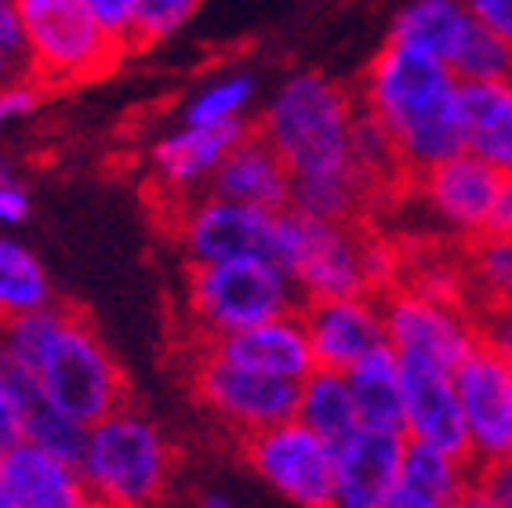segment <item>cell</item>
Here are the masks:
<instances>
[{"mask_svg":"<svg viewBox=\"0 0 512 508\" xmlns=\"http://www.w3.org/2000/svg\"><path fill=\"white\" fill-rule=\"evenodd\" d=\"M498 186H502V171H494L491 164H483L480 157L462 149L440 164L425 167L404 189H411L422 200L425 211L444 225L447 233L473 244L487 229Z\"/></svg>","mask_w":512,"mask_h":508,"instance_id":"cell-14","label":"cell"},{"mask_svg":"<svg viewBox=\"0 0 512 508\" xmlns=\"http://www.w3.org/2000/svg\"><path fill=\"white\" fill-rule=\"evenodd\" d=\"M33 215V196L22 182L19 167L11 160L0 157V225L11 229V225H22Z\"/></svg>","mask_w":512,"mask_h":508,"instance_id":"cell-34","label":"cell"},{"mask_svg":"<svg viewBox=\"0 0 512 508\" xmlns=\"http://www.w3.org/2000/svg\"><path fill=\"white\" fill-rule=\"evenodd\" d=\"M0 508H26L19 501V494H15V487L8 483V476L0 472Z\"/></svg>","mask_w":512,"mask_h":508,"instance_id":"cell-42","label":"cell"},{"mask_svg":"<svg viewBox=\"0 0 512 508\" xmlns=\"http://www.w3.org/2000/svg\"><path fill=\"white\" fill-rule=\"evenodd\" d=\"M316 429L324 440L338 443L345 436H353L360 429V414H356L353 389H349V378L345 371H331V367H313L306 378L298 381V414Z\"/></svg>","mask_w":512,"mask_h":508,"instance_id":"cell-25","label":"cell"},{"mask_svg":"<svg viewBox=\"0 0 512 508\" xmlns=\"http://www.w3.org/2000/svg\"><path fill=\"white\" fill-rule=\"evenodd\" d=\"M95 15H99V22L106 26L109 33H117L124 44H128L131 37V15H135V0H84ZM131 48V44H128Z\"/></svg>","mask_w":512,"mask_h":508,"instance_id":"cell-39","label":"cell"},{"mask_svg":"<svg viewBox=\"0 0 512 508\" xmlns=\"http://www.w3.org/2000/svg\"><path fill=\"white\" fill-rule=\"evenodd\" d=\"M462 146L494 171L512 175V77L462 80Z\"/></svg>","mask_w":512,"mask_h":508,"instance_id":"cell-20","label":"cell"},{"mask_svg":"<svg viewBox=\"0 0 512 508\" xmlns=\"http://www.w3.org/2000/svg\"><path fill=\"white\" fill-rule=\"evenodd\" d=\"M454 389L476 465L512 458V367L491 345H476L454 367Z\"/></svg>","mask_w":512,"mask_h":508,"instance_id":"cell-12","label":"cell"},{"mask_svg":"<svg viewBox=\"0 0 512 508\" xmlns=\"http://www.w3.org/2000/svg\"><path fill=\"white\" fill-rule=\"evenodd\" d=\"M33 374L48 400L80 425H95L128 403V378L117 356L109 352L99 327L73 305H66L51 342L33 363Z\"/></svg>","mask_w":512,"mask_h":508,"instance_id":"cell-6","label":"cell"},{"mask_svg":"<svg viewBox=\"0 0 512 508\" xmlns=\"http://www.w3.org/2000/svg\"><path fill=\"white\" fill-rule=\"evenodd\" d=\"M378 193L360 171H335V175L291 178V207L320 222H367L375 211Z\"/></svg>","mask_w":512,"mask_h":508,"instance_id":"cell-24","label":"cell"},{"mask_svg":"<svg viewBox=\"0 0 512 508\" xmlns=\"http://www.w3.org/2000/svg\"><path fill=\"white\" fill-rule=\"evenodd\" d=\"M483 236H512V175H502V186H498V196H494Z\"/></svg>","mask_w":512,"mask_h":508,"instance_id":"cell-40","label":"cell"},{"mask_svg":"<svg viewBox=\"0 0 512 508\" xmlns=\"http://www.w3.org/2000/svg\"><path fill=\"white\" fill-rule=\"evenodd\" d=\"M382 508H454V505H444V501H436V498H425V494H418V490H411V487L400 483Z\"/></svg>","mask_w":512,"mask_h":508,"instance_id":"cell-41","label":"cell"},{"mask_svg":"<svg viewBox=\"0 0 512 508\" xmlns=\"http://www.w3.org/2000/svg\"><path fill=\"white\" fill-rule=\"evenodd\" d=\"M473 479H476L473 458L451 454V450L433 447V443L407 440L404 469H400V483H404V487L458 508L465 494L473 490Z\"/></svg>","mask_w":512,"mask_h":508,"instance_id":"cell-26","label":"cell"},{"mask_svg":"<svg viewBox=\"0 0 512 508\" xmlns=\"http://www.w3.org/2000/svg\"><path fill=\"white\" fill-rule=\"evenodd\" d=\"M240 458L276 498L295 508H327L335 494V443L302 418L258 429L240 440Z\"/></svg>","mask_w":512,"mask_h":508,"instance_id":"cell-9","label":"cell"},{"mask_svg":"<svg viewBox=\"0 0 512 508\" xmlns=\"http://www.w3.org/2000/svg\"><path fill=\"white\" fill-rule=\"evenodd\" d=\"M353 389L360 425L371 429H400L404 432V371L393 345L385 342L345 371Z\"/></svg>","mask_w":512,"mask_h":508,"instance_id":"cell-23","label":"cell"},{"mask_svg":"<svg viewBox=\"0 0 512 508\" xmlns=\"http://www.w3.org/2000/svg\"><path fill=\"white\" fill-rule=\"evenodd\" d=\"M473 490L491 508H512V458L476 465Z\"/></svg>","mask_w":512,"mask_h":508,"instance_id":"cell-35","label":"cell"},{"mask_svg":"<svg viewBox=\"0 0 512 508\" xmlns=\"http://www.w3.org/2000/svg\"><path fill=\"white\" fill-rule=\"evenodd\" d=\"M73 508H102V505H99V501L88 498V501H80V505H73Z\"/></svg>","mask_w":512,"mask_h":508,"instance_id":"cell-44","label":"cell"},{"mask_svg":"<svg viewBox=\"0 0 512 508\" xmlns=\"http://www.w3.org/2000/svg\"><path fill=\"white\" fill-rule=\"evenodd\" d=\"M251 127L255 120H233V124H182L178 120L175 127L160 131L153 146L146 149L153 189L168 200V207L204 193L218 164Z\"/></svg>","mask_w":512,"mask_h":508,"instance_id":"cell-13","label":"cell"},{"mask_svg":"<svg viewBox=\"0 0 512 508\" xmlns=\"http://www.w3.org/2000/svg\"><path fill=\"white\" fill-rule=\"evenodd\" d=\"M298 305H302V294L295 280L273 258H262V254L186 265L182 316L197 345L255 327L273 316L295 313Z\"/></svg>","mask_w":512,"mask_h":508,"instance_id":"cell-4","label":"cell"},{"mask_svg":"<svg viewBox=\"0 0 512 508\" xmlns=\"http://www.w3.org/2000/svg\"><path fill=\"white\" fill-rule=\"evenodd\" d=\"M407 436L400 429L360 425L335 447V494L327 508H382L404 469Z\"/></svg>","mask_w":512,"mask_h":508,"instance_id":"cell-16","label":"cell"},{"mask_svg":"<svg viewBox=\"0 0 512 508\" xmlns=\"http://www.w3.org/2000/svg\"><path fill=\"white\" fill-rule=\"evenodd\" d=\"M473 19L512 44V0H465Z\"/></svg>","mask_w":512,"mask_h":508,"instance_id":"cell-38","label":"cell"},{"mask_svg":"<svg viewBox=\"0 0 512 508\" xmlns=\"http://www.w3.org/2000/svg\"><path fill=\"white\" fill-rule=\"evenodd\" d=\"M298 309H302V305H298ZM298 309L295 313L273 316V320H262V323H255V327H244V331L222 334L215 342H200V345L218 352L222 360L240 363L247 371L302 381L316 367V356H313L306 323H302Z\"/></svg>","mask_w":512,"mask_h":508,"instance_id":"cell-18","label":"cell"},{"mask_svg":"<svg viewBox=\"0 0 512 508\" xmlns=\"http://www.w3.org/2000/svg\"><path fill=\"white\" fill-rule=\"evenodd\" d=\"M258 98V77L251 69H226L218 77L204 80L200 88L189 91V98L178 109L182 124H233L251 120V106Z\"/></svg>","mask_w":512,"mask_h":508,"instance_id":"cell-28","label":"cell"},{"mask_svg":"<svg viewBox=\"0 0 512 508\" xmlns=\"http://www.w3.org/2000/svg\"><path fill=\"white\" fill-rule=\"evenodd\" d=\"M0 472L26 508H73L91 498L77 461L59 458L30 440H19L0 454Z\"/></svg>","mask_w":512,"mask_h":508,"instance_id":"cell-21","label":"cell"},{"mask_svg":"<svg viewBox=\"0 0 512 508\" xmlns=\"http://www.w3.org/2000/svg\"><path fill=\"white\" fill-rule=\"evenodd\" d=\"M476 316H480V342L512 360V305H483Z\"/></svg>","mask_w":512,"mask_h":508,"instance_id":"cell-36","label":"cell"},{"mask_svg":"<svg viewBox=\"0 0 512 508\" xmlns=\"http://www.w3.org/2000/svg\"><path fill=\"white\" fill-rule=\"evenodd\" d=\"M189 385L200 407L237 440L298 414V381L247 371L240 363L222 360L207 345H197L193 352Z\"/></svg>","mask_w":512,"mask_h":508,"instance_id":"cell-8","label":"cell"},{"mask_svg":"<svg viewBox=\"0 0 512 508\" xmlns=\"http://www.w3.org/2000/svg\"><path fill=\"white\" fill-rule=\"evenodd\" d=\"M473 26L476 19L473 11L465 8V0H407L396 8L385 40L425 51V55L451 66L462 44L469 40V33H473Z\"/></svg>","mask_w":512,"mask_h":508,"instance_id":"cell-22","label":"cell"},{"mask_svg":"<svg viewBox=\"0 0 512 508\" xmlns=\"http://www.w3.org/2000/svg\"><path fill=\"white\" fill-rule=\"evenodd\" d=\"M204 8V0H135L131 15V51H146L153 44H164L178 30H186V22Z\"/></svg>","mask_w":512,"mask_h":508,"instance_id":"cell-30","label":"cell"},{"mask_svg":"<svg viewBox=\"0 0 512 508\" xmlns=\"http://www.w3.org/2000/svg\"><path fill=\"white\" fill-rule=\"evenodd\" d=\"M458 508H491V505H487V501H483L480 494H476V490H469V494H465L462 505H458Z\"/></svg>","mask_w":512,"mask_h":508,"instance_id":"cell-43","label":"cell"},{"mask_svg":"<svg viewBox=\"0 0 512 508\" xmlns=\"http://www.w3.org/2000/svg\"><path fill=\"white\" fill-rule=\"evenodd\" d=\"M26 73V33L15 0H0V84Z\"/></svg>","mask_w":512,"mask_h":508,"instance_id":"cell-33","label":"cell"},{"mask_svg":"<svg viewBox=\"0 0 512 508\" xmlns=\"http://www.w3.org/2000/svg\"><path fill=\"white\" fill-rule=\"evenodd\" d=\"M356 88L324 69H295L258 109L255 131L280 153L291 178L353 171Z\"/></svg>","mask_w":512,"mask_h":508,"instance_id":"cell-2","label":"cell"},{"mask_svg":"<svg viewBox=\"0 0 512 508\" xmlns=\"http://www.w3.org/2000/svg\"><path fill=\"white\" fill-rule=\"evenodd\" d=\"M15 8L26 33V73L48 91L91 84L131 55L84 0H15Z\"/></svg>","mask_w":512,"mask_h":508,"instance_id":"cell-5","label":"cell"},{"mask_svg":"<svg viewBox=\"0 0 512 508\" xmlns=\"http://www.w3.org/2000/svg\"><path fill=\"white\" fill-rule=\"evenodd\" d=\"M462 80L447 62L385 40L356 80V102L393 135L411 182L425 167L462 153Z\"/></svg>","mask_w":512,"mask_h":508,"instance_id":"cell-1","label":"cell"},{"mask_svg":"<svg viewBox=\"0 0 512 508\" xmlns=\"http://www.w3.org/2000/svg\"><path fill=\"white\" fill-rule=\"evenodd\" d=\"M77 465L91 501L102 508H153L175 476V447L157 421L128 400L88 425Z\"/></svg>","mask_w":512,"mask_h":508,"instance_id":"cell-3","label":"cell"},{"mask_svg":"<svg viewBox=\"0 0 512 508\" xmlns=\"http://www.w3.org/2000/svg\"><path fill=\"white\" fill-rule=\"evenodd\" d=\"M207 193L262 207V211H284L291 207V171L280 153L251 127L218 164Z\"/></svg>","mask_w":512,"mask_h":508,"instance_id":"cell-19","label":"cell"},{"mask_svg":"<svg viewBox=\"0 0 512 508\" xmlns=\"http://www.w3.org/2000/svg\"><path fill=\"white\" fill-rule=\"evenodd\" d=\"M171 240L186 265L226 262V258H273L276 211L226 200L218 193H197L171 204Z\"/></svg>","mask_w":512,"mask_h":508,"instance_id":"cell-11","label":"cell"},{"mask_svg":"<svg viewBox=\"0 0 512 508\" xmlns=\"http://www.w3.org/2000/svg\"><path fill=\"white\" fill-rule=\"evenodd\" d=\"M349 146H353L356 171L371 182V189H375L378 196L407 186L404 164H400V153H396L393 135H389L382 120H375L367 109H356Z\"/></svg>","mask_w":512,"mask_h":508,"instance_id":"cell-29","label":"cell"},{"mask_svg":"<svg viewBox=\"0 0 512 508\" xmlns=\"http://www.w3.org/2000/svg\"><path fill=\"white\" fill-rule=\"evenodd\" d=\"M404 371V436L418 443H433L451 454H469V429L462 418V403L454 389V371L429 360L400 356Z\"/></svg>","mask_w":512,"mask_h":508,"instance_id":"cell-17","label":"cell"},{"mask_svg":"<svg viewBox=\"0 0 512 508\" xmlns=\"http://www.w3.org/2000/svg\"><path fill=\"white\" fill-rule=\"evenodd\" d=\"M382 298L385 342L396 356L458 367L480 345V316L473 305H458L418 291L407 280L393 284Z\"/></svg>","mask_w":512,"mask_h":508,"instance_id":"cell-10","label":"cell"},{"mask_svg":"<svg viewBox=\"0 0 512 508\" xmlns=\"http://www.w3.org/2000/svg\"><path fill=\"white\" fill-rule=\"evenodd\" d=\"M451 69L458 73V80L512 77V44L476 22L469 40H465L462 51H458V59L451 62Z\"/></svg>","mask_w":512,"mask_h":508,"instance_id":"cell-31","label":"cell"},{"mask_svg":"<svg viewBox=\"0 0 512 508\" xmlns=\"http://www.w3.org/2000/svg\"><path fill=\"white\" fill-rule=\"evenodd\" d=\"M367 222H320L295 207L276 211L273 262L295 280L302 302L375 294L367 276Z\"/></svg>","mask_w":512,"mask_h":508,"instance_id":"cell-7","label":"cell"},{"mask_svg":"<svg viewBox=\"0 0 512 508\" xmlns=\"http://www.w3.org/2000/svg\"><path fill=\"white\" fill-rule=\"evenodd\" d=\"M51 91L40 84L33 73H19V77H11L0 84V135L11 131L15 124H26V120L44 106V98Z\"/></svg>","mask_w":512,"mask_h":508,"instance_id":"cell-32","label":"cell"},{"mask_svg":"<svg viewBox=\"0 0 512 508\" xmlns=\"http://www.w3.org/2000/svg\"><path fill=\"white\" fill-rule=\"evenodd\" d=\"M22 436V407H19V396L11 389V378L8 371L0 367V454L8 447H15Z\"/></svg>","mask_w":512,"mask_h":508,"instance_id":"cell-37","label":"cell"},{"mask_svg":"<svg viewBox=\"0 0 512 508\" xmlns=\"http://www.w3.org/2000/svg\"><path fill=\"white\" fill-rule=\"evenodd\" d=\"M48 302H55V287L37 251L0 233V320L30 313Z\"/></svg>","mask_w":512,"mask_h":508,"instance_id":"cell-27","label":"cell"},{"mask_svg":"<svg viewBox=\"0 0 512 508\" xmlns=\"http://www.w3.org/2000/svg\"><path fill=\"white\" fill-rule=\"evenodd\" d=\"M309 345L316 367L349 371L360 356L385 345L382 298L378 294H342V298H309L302 302Z\"/></svg>","mask_w":512,"mask_h":508,"instance_id":"cell-15","label":"cell"},{"mask_svg":"<svg viewBox=\"0 0 512 508\" xmlns=\"http://www.w3.org/2000/svg\"><path fill=\"white\" fill-rule=\"evenodd\" d=\"M509 367H512V360H509Z\"/></svg>","mask_w":512,"mask_h":508,"instance_id":"cell-45","label":"cell"}]
</instances>
